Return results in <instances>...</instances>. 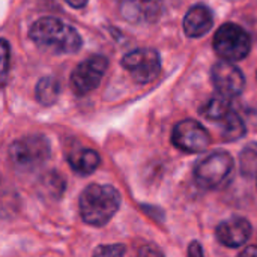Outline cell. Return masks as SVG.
<instances>
[{
    "mask_svg": "<svg viewBox=\"0 0 257 257\" xmlns=\"http://www.w3.org/2000/svg\"><path fill=\"white\" fill-rule=\"evenodd\" d=\"M92 257H125V248L120 244L101 245L95 250Z\"/></svg>",
    "mask_w": 257,
    "mask_h": 257,
    "instance_id": "ac0fdd59",
    "label": "cell"
},
{
    "mask_svg": "<svg viewBox=\"0 0 257 257\" xmlns=\"http://www.w3.org/2000/svg\"><path fill=\"white\" fill-rule=\"evenodd\" d=\"M251 232H253V229L247 218L232 217L217 226L215 236L221 245L230 247V248H238L250 239Z\"/></svg>",
    "mask_w": 257,
    "mask_h": 257,
    "instance_id": "30bf717a",
    "label": "cell"
},
{
    "mask_svg": "<svg viewBox=\"0 0 257 257\" xmlns=\"http://www.w3.org/2000/svg\"><path fill=\"white\" fill-rule=\"evenodd\" d=\"M214 26V14L205 5H194L188 9L184 18V32L190 38L206 35Z\"/></svg>",
    "mask_w": 257,
    "mask_h": 257,
    "instance_id": "7c38bea8",
    "label": "cell"
},
{
    "mask_svg": "<svg viewBox=\"0 0 257 257\" xmlns=\"http://www.w3.org/2000/svg\"><path fill=\"white\" fill-rule=\"evenodd\" d=\"M122 66L130 72L136 83L148 84L160 75L161 57L154 48H139L123 56Z\"/></svg>",
    "mask_w": 257,
    "mask_h": 257,
    "instance_id": "8992f818",
    "label": "cell"
},
{
    "mask_svg": "<svg viewBox=\"0 0 257 257\" xmlns=\"http://www.w3.org/2000/svg\"><path fill=\"white\" fill-rule=\"evenodd\" d=\"M119 191L108 184H90L80 196V215L89 226H105L120 208Z\"/></svg>",
    "mask_w": 257,
    "mask_h": 257,
    "instance_id": "7a4b0ae2",
    "label": "cell"
},
{
    "mask_svg": "<svg viewBox=\"0 0 257 257\" xmlns=\"http://www.w3.org/2000/svg\"><path fill=\"white\" fill-rule=\"evenodd\" d=\"M116 2H123V0H116Z\"/></svg>",
    "mask_w": 257,
    "mask_h": 257,
    "instance_id": "cb8c5ba5",
    "label": "cell"
},
{
    "mask_svg": "<svg viewBox=\"0 0 257 257\" xmlns=\"http://www.w3.org/2000/svg\"><path fill=\"white\" fill-rule=\"evenodd\" d=\"M239 160H241L239 161L241 173L244 176L250 178L253 175H257V143L245 146Z\"/></svg>",
    "mask_w": 257,
    "mask_h": 257,
    "instance_id": "e0dca14e",
    "label": "cell"
},
{
    "mask_svg": "<svg viewBox=\"0 0 257 257\" xmlns=\"http://www.w3.org/2000/svg\"><path fill=\"white\" fill-rule=\"evenodd\" d=\"M172 142L178 149L184 152L200 154L209 148L211 136L200 122L185 119L175 125L172 133Z\"/></svg>",
    "mask_w": 257,
    "mask_h": 257,
    "instance_id": "ba28073f",
    "label": "cell"
},
{
    "mask_svg": "<svg viewBox=\"0 0 257 257\" xmlns=\"http://www.w3.org/2000/svg\"><path fill=\"white\" fill-rule=\"evenodd\" d=\"M256 179H257V175H256Z\"/></svg>",
    "mask_w": 257,
    "mask_h": 257,
    "instance_id": "d4e9b609",
    "label": "cell"
},
{
    "mask_svg": "<svg viewBox=\"0 0 257 257\" xmlns=\"http://www.w3.org/2000/svg\"><path fill=\"white\" fill-rule=\"evenodd\" d=\"M120 14L131 23H154L160 18L161 5L158 0H123Z\"/></svg>",
    "mask_w": 257,
    "mask_h": 257,
    "instance_id": "8fae6325",
    "label": "cell"
},
{
    "mask_svg": "<svg viewBox=\"0 0 257 257\" xmlns=\"http://www.w3.org/2000/svg\"><path fill=\"white\" fill-rule=\"evenodd\" d=\"M211 77L218 95L227 99L239 96L245 87V77L242 71L236 65L227 60L217 62L212 66Z\"/></svg>",
    "mask_w": 257,
    "mask_h": 257,
    "instance_id": "9c48e42d",
    "label": "cell"
},
{
    "mask_svg": "<svg viewBox=\"0 0 257 257\" xmlns=\"http://www.w3.org/2000/svg\"><path fill=\"white\" fill-rule=\"evenodd\" d=\"M9 44L6 39L2 41V56H3V63H2V72H3V80L6 78L8 66H9Z\"/></svg>",
    "mask_w": 257,
    "mask_h": 257,
    "instance_id": "ffe728a7",
    "label": "cell"
},
{
    "mask_svg": "<svg viewBox=\"0 0 257 257\" xmlns=\"http://www.w3.org/2000/svg\"><path fill=\"white\" fill-rule=\"evenodd\" d=\"M215 53L227 62H238L248 56L251 39L248 33L235 23H226L218 27L214 36Z\"/></svg>",
    "mask_w": 257,
    "mask_h": 257,
    "instance_id": "5b68a950",
    "label": "cell"
},
{
    "mask_svg": "<svg viewBox=\"0 0 257 257\" xmlns=\"http://www.w3.org/2000/svg\"><path fill=\"white\" fill-rule=\"evenodd\" d=\"M233 158L226 151H217L200 160L194 167V179L205 190H217L226 185L233 173Z\"/></svg>",
    "mask_w": 257,
    "mask_h": 257,
    "instance_id": "277c9868",
    "label": "cell"
},
{
    "mask_svg": "<svg viewBox=\"0 0 257 257\" xmlns=\"http://www.w3.org/2000/svg\"><path fill=\"white\" fill-rule=\"evenodd\" d=\"M60 95V83L54 77H42L35 87V98L41 105H53Z\"/></svg>",
    "mask_w": 257,
    "mask_h": 257,
    "instance_id": "5bb4252c",
    "label": "cell"
},
{
    "mask_svg": "<svg viewBox=\"0 0 257 257\" xmlns=\"http://www.w3.org/2000/svg\"><path fill=\"white\" fill-rule=\"evenodd\" d=\"M245 134L244 120L232 110L223 120H221V136L226 142H235Z\"/></svg>",
    "mask_w": 257,
    "mask_h": 257,
    "instance_id": "2e32d148",
    "label": "cell"
},
{
    "mask_svg": "<svg viewBox=\"0 0 257 257\" xmlns=\"http://www.w3.org/2000/svg\"><path fill=\"white\" fill-rule=\"evenodd\" d=\"M29 36L36 47L51 54H72L83 44L81 36L72 26L54 17L36 20L29 30Z\"/></svg>",
    "mask_w": 257,
    "mask_h": 257,
    "instance_id": "6da1fadb",
    "label": "cell"
},
{
    "mask_svg": "<svg viewBox=\"0 0 257 257\" xmlns=\"http://www.w3.org/2000/svg\"><path fill=\"white\" fill-rule=\"evenodd\" d=\"M188 257H205L203 254V250H202V245L194 241L190 244V248H188Z\"/></svg>",
    "mask_w": 257,
    "mask_h": 257,
    "instance_id": "44dd1931",
    "label": "cell"
},
{
    "mask_svg": "<svg viewBox=\"0 0 257 257\" xmlns=\"http://www.w3.org/2000/svg\"><path fill=\"white\" fill-rule=\"evenodd\" d=\"M69 6L75 8V9H81L87 5V0H65Z\"/></svg>",
    "mask_w": 257,
    "mask_h": 257,
    "instance_id": "603a6c76",
    "label": "cell"
},
{
    "mask_svg": "<svg viewBox=\"0 0 257 257\" xmlns=\"http://www.w3.org/2000/svg\"><path fill=\"white\" fill-rule=\"evenodd\" d=\"M50 142L42 134H32L15 140L9 146L11 164L21 172H33L50 158Z\"/></svg>",
    "mask_w": 257,
    "mask_h": 257,
    "instance_id": "3957f363",
    "label": "cell"
},
{
    "mask_svg": "<svg viewBox=\"0 0 257 257\" xmlns=\"http://www.w3.org/2000/svg\"><path fill=\"white\" fill-rule=\"evenodd\" d=\"M230 111H232V108H230L229 99L221 95L211 98L200 108V114L205 116L208 120H214V122H217V120L221 122Z\"/></svg>",
    "mask_w": 257,
    "mask_h": 257,
    "instance_id": "9a60e30c",
    "label": "cell"
},
{
    "mask_svg": "<svg viewBox=\"0 0 257 257\" xmlns=\"http://www.w3.org/2000/svg\"><path fill=\"white\" fill-rule=\"evenodd\" d=\"M68 163L75 173L90 175L99 167L101 158L96 151H93L90 148H80V149L72 151L68 155Z\"/></svg>",
    "mask_w": 257,
    "mask_h": 257,
    "instance_id": "4fadbf2b",
    "label": "cell"
},
{
    "mask_svg": "<svg viewBox=\"0 0 257 257\" xmlns=\"http://www.w3.org/2000/svg\"><path fill=\"white\" fill-rule=\"evenodd\" d=\"M238 257H257V245L245 247Z\"/></svg>",
    "mask_w": 257,
    "mask_h": 257,
    "instance_id": "7402d4cb",
    "label": "cell"
},
{
    "mask_svg": "<svg viewBox=\"0 0 257 257\" xmlns=\"http://www.w3.org/2000/svg\"><path fill=\"white\" fill-rule=\"evenodd\" d=\"M107 68H108V60L99 54L90 56L89 59L77 65V68L72 71L69 78L72 92L77 96H83L95 90L99 86Z\"/></svg>",
    "mask_w": 257,
    "mask_h": 257,
    "instance_id": "52a82bcc",
    "label": "cell"
},
{
    "mask_svg": "<svg viewBox=\"0 0 257 257\" xmlns=\"http://www.w3.org/2000/svg\"><path fill=\"white\" fill-rule=\"evenodd\" d=\"M137 257H164V254L157 245H143Z\"/></svg>",
    "mask_w": 257,
    "mask_h": 257,
    "instance_id": "d6986e66",
    "label": "cell"
}]
</instances>
